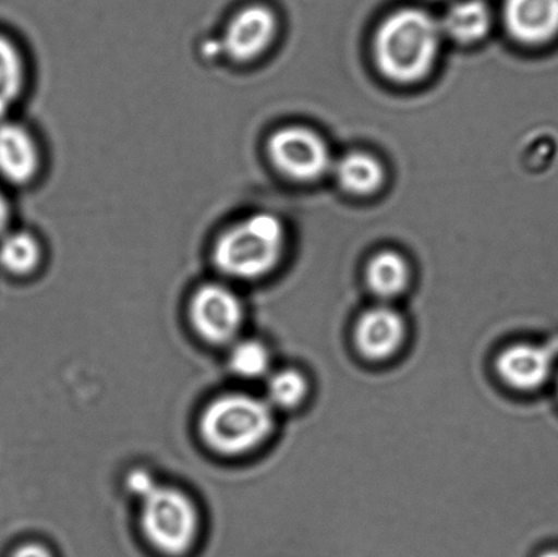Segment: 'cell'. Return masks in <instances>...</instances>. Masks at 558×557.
Wrapping results in <instances>:
<instances>
[{"mask_svg": "<svg viewBox=\"0 0 558 557\" xmlns=\"http://www.w3.org/2000/svg\"><path fill=\"white\" fill-rule=\"evenodd\" d=\"M441 32L425 11L404 9L388 16L375 38V58L381 73L402 84L424 78L434 68Z\"/></svg>", "mask_w": 558, "mask_h": 557, "instance_id": "obj_1", "label": "cell"}, {"mask_svg": "<svg viewBox=\"0 0 558 557\" xmlns=\"http://www.w3.org/2000/svg\"><path fill=\"white\" fill-rule=\"evenodd\" d=\"M284 228L270 213L233 223L217 239L213 262L223 276L254 281L276 269L284 250Z\"/></svg>", "mask_w": 558, "mask_h": 557, "instance_id": "obj_2", "label": "cell"}, {"mask_svg": "<svg viewBox=\"0 0 558 557\" xmlns=\"http://www.w3.org/2000/svg\"><path fill=\"white\" fill-rule=\"evenodd\" d=\"M275 429V409L265 398L227 395L213 401L201 417L202 438L210 449L240 456L264 445Z\"/></svg>", "mask_w": 558, "mask_h": 557, "instance_id": "obj_3", "label": "cell"}, {"mask_svg": "<svg viewBox=\"0 0 558 557\" xmlns=\"http://www.w3.org/2000/svg\"><path fill=\"white\" fill-rule=\"evenodd\" d=\"M142 501V529L158 553L179 557L189 553L198 537L199 514L182 491L158 484Z\"/></svg>", "mask_w": 558, "mask_h": 557, "instance_id": "obj_4", "label": "cell"}, {"mask_svg": "<svg viewBox=\"0 0 558 557\" xmlns=\"http://www.w3.org/2000/svg\"><path fill=\"white\" fill-rule=\"evenodd\" d=\"M267 147L278 171L299 182L319 179L331 166L326 142L310 129H281L271 135Z\"/></svg>", "mask_w": 558, "mask_h": 557, "instance_id": "obj_5", "label": "cell"}, {"mask_svg": "<svg viewBox=\"0 0 558 557\" xmlns=\"http://www.w3.org/2000/svg\"><path fill=\"white\" fill-rule=\"evenodd\" d=\"M190 314L195 330L211 343L236 341L244 320L242 300L221 283L201 287L191 300Z\"/></svg>", "mask_w": 558, "mask_h": 557, "instance_id": "obj_6", "label": "cell"}, {"mask_svg": "<svg viewBox=\"0 0 558 557\" xmlns=\"http://www.w3.org/2000/svg\"><path fill=\"white\" fill-rule=\"evenodd\" d=\"M277 33L275 11L265 4L244 5L232 15L223 33L222 47L239 63L260 57L271 46Z\"/></svg>", "mask_w": 558, "mask_h": 557, "instance_id": "obj_7", "label": "cell"}, {"mask_svg": "<svg viewBox=\"0 0 558 557\" xmlns=\"http://www.w3.org/2000/svg\"><path fill=\"white\" fill-rule=\"evenodd\" d=\"M408 327L398 311L377 305L360 316L354 329L359 352L371 362H386L401 351Z\"/></svg>", "mask_w": 558, "mask_h": 557, "instance_id": "obj_8", "label": "cell"}, {"mask_svg": "<svg viewBox=\"0 0 558 557\" xmlns=\"http://www.w3.org/2000/svg\"><path fill=\"white\" fill-rule=\"evenodd\" d=\"M555 358L549 348L535 343H515L496 359L500 379L511 389L535 391L548 384L554 374Z\"/></svg>", "mask_w": 558, "mask_h": 557, "instance_id": "obj_9", "label": "cell"}, {"mask_svg": "<svg viewBox=\"0 0 558 557\" xmlns=\"http://www.w3.org/2000/svg\"><path fill=\"white\" fill-rule=\"evenodd\" d=\"M505 19L518 41L539 46L558 35V0H506Z\"/></svg>", "mask_w": 558, "mask_h": 557, "instance_id": "obj_10", "label": "cell"}, {"mask_svg": "<svg viewBox=\"0 0 558 557\" xmlns=\"http://www.w3.org/2000/svg\"><path fill=\"white\" fill-rule=\"evenodd\" d=\"M40 166L35 140L14 123L0 124V174L14 184L31 182Z\"/></svg>", "mask_w": 558, "mask_h": 557, "instance_id": "obj_11", "label": "cell"}, {"mask_svg": "<svg viewBox=\"0 0 558 557\" xmlns=\"http://www.w3.org/2000/svg\"><path fill=\"white\" fill-rule=\"evenodd\" d=\"M490 24L488 5L481 0H463L448 10L441 31L458 41L475 43L485 37Z\"/></svg>", "mask_w": 558, "mask_h": 557, "instance_id": "obj_12", "label": "cell"}, {"mask_svg": "<svg viewBox=\"0 0 558 557\" xmlns=\"http://www.w3.org/2000/svg\"><path fill=\"white\" fill-rule=\"evenodd\" d=\"M410 271L407 261L397 253L386 251L375 256L366 269V282L377 298L390 300L408 288Z\"/></svg>", "mask_w": 558, "mask_h": 557, "instance_id": "obj_13", "label": "cell"}, {"mask_svg": "<svg viewBox=\"0 0 558 557\" xmlns=\"http://www.w3.org/2000/svg\"><path fill=\"white\" fill-rule=\"evenodd\" d=\"M336 177L348 193L368 195L380 187L385 171L376 158L365 153H352L337 164Z\"/></svg>", "mask_w": 558, "mask_h": 557, "instance_id": "obj_14", "label": "cell"}, {"mask_svg": "<svg viewBox=\"0 0 558 557\" xmlns=\"http://www.w3.org/2000/svg\"><path fill=\"white\" fill-rule=\"evenodd\" d=\"M308 396V380L298 370L272 371L266 378L265 400L275 409H294Z\"/></svg>", "mask_w": 558, "mask_h": 557, "instance_id": "obj_15", "label": "cell"}, {"mask_svg": "<svg viewBox=\"0 0 558 557\" xmlns=\"http://www.w3.org/2000/svg\"><path fill=\"white\" fill-rule=\"evenodd\" d=\"M25 70L19 49L0 36V119L10 111L24 89Z\"/></svg>", "mask_w": 558, "mask_h": 557, "instance_id": "obj_16", "label": "cell"}, {"mask_svg": "<svg viewBox=\"0 0 558 557\" xmlns=\"http://www.w3.org/2000/svg\"><path fill=\"white\" fill-rule=\"evenodd\" d=\"M40 261V244L31 233H10L0 242V265L13 275H29L36 270Z\"/></svg>", "mask_w": 558, "mask_h": 557, "instance_id": "obj_17", "label": "cell"}, {"mask_svg": "<svg viewBox=\"0 0 558 557\" xmlns=\"http://www.w3.org/2000/svg\"><path fill=\"white\" fill-rule=\"evenodd\" d=\"M270 365L269 349L260 341H236L229 353V367L243 379L267 378L271 373Z\"/></svg>", "mask_w": 558, "mask_h": 557, "instance_id": "obj_18", "label": "cell"}, {"mask_svg": "<svg viewBox=\"0 0 558 557\" xmlns=\"http://www.w3.org/2000/svg\"><path fill=\"white\" fill-rule=\"evenodd\" d=\"M155 479L151 477L150 473L145 471H134L130 473L128 479V488L131 494L138 498L144 499L147 494H150L153 489L157 487Z\"/></svg>", "mask_w": 558, "mask_h": 557, "instance_id": "obj_19", "label": "cell"}, {"mask_svg": "<svg viewBox=\"0 0 558 557\" xmlns=\"http://www.w3.org/2000/svg\"><path fill=\"white\" fill-rule=\"evenodd\" d=\"M10 557H53L41 544H24L16 548Z\"/></svg>", "mask_w": 558, "mask_h": 557, "instance_id": "obj_20", "label": "cell"}, {"mask_svg": "<svg viewBox=\"0 0 558 557\" xmlns=\"http://www.w3.org/2000/svg\"><path fill=\"white\" fill-rule=\"evenodd\" d=\"M9 205L8 202L3 198V195L0 194V234L4 232L5 227H8L9 222Z\"/></svg>", "mask_w": 558, "mask_h": 557, "instance_id": "obj_21", "label": "cell"}, {"mask_svg": "<svg viewBox=\"0 0 558 557\" xmlns=\"http://www.w3.org/2000/svg\"><path fill=\"white\" fill-rule=\"evenodd\" d=\"M539 557H558V550H548V553H545L541 555Z\"/></svg>", "mask_w": 558, "mask_h": 557, "instance_id": "obj_22", "label": "cell"}, {"mask_svg": "<svg viewBox=\"0 0 558 557\" xmlns=\"http://www.w3.org/2000/svg\"><path fill=\"white\" fill-rule=\"evenodd\" d=\"M557 389H558V382H557Z\"/></svg>", "mask_w": 558, "mask_h": 557, "instance_id": "obj_23", "label": "cell"}]
</instances>
